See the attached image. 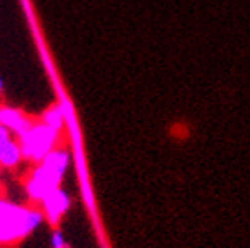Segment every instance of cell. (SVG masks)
Returning a JSON list of instances; mask_svg holds the SVG:
<instances>
[{"mask_svg": "<svg viewBox=\"0 0 250 248\" xmlns=\"http://www.w3.org/2000/svg\"><path fill=\"white\" fill-rule=\"evenodd\" d=\"M43 220V211L0 199V245H11L27 238Z\"/></svg>", "mask_w": 250, "mask_h": 248, "instance_id": "6da1fadb", "label": "cell"}, {"mask_svg": "<svg viewBox=\"0 0 250 248\" xmlns=\"http://www.w3.org/2000/svg\"><path fill=\"white\" fill-rule=\"evenodd\" d=\"M59 140V131L46 124H32L25 135L20 137V149L25 160L34 163H41L55 149Z\"/></svg>", "mask_w": 250, "mask_h": 248, "instance_id": "7a4b0ae2", "label": "cell"}, {"mask_svg": "<svg viewBox=\"0 0 250 248\" xmlns=\"http://www.w3.org/2000/svg\"><path fill=\"white\" fill-rule=\"evenodd\" d=\"M61 181L62 179H59L55 174L48 170V168L38 163V167L32 170V176L30 179L27 181V186H25V190H27V195H29L30 201L34 202H43V199L48 193H52L53 190H57L61 188Z\"/></svg>", "mask_w": 250, "mask_h": 248, "instance_id": "3957f363", "label": "cell"}, {"mask_svg": "<svg viewBox=\"0 0 250 248\" xmlns=\"http://www.w3.org/2000/svg\"><path fill=\"white\" fill-rule=\"evenodd\" d=\"M41 204H43L44 218L48 220L52 225H57L61 222V218L67 213V209H69L71 199L62 188H57V190H53L52 193L44 197Z\"/></svg>", "mask_w": 250, "mask_h": 248, "instance_id": "277c9868", "label": "cell"}, {"mask_svg": "<svg viewBox=\"0 0 250 248\" xmlns=\"http://www.w3.org/2000/svg\"><path fill=\"white\" fill-rule=\"evenodd\" d=\"M0 124L5 126L11 133L16 135V137L20 139L21 135H25L30 129L32 121H30L21 110L15 108V106L2 105L0 106Z\"/></svg>", "mask_w": 250, "mask_h": 248, "instance_id": "5b68a950", "label": "cell"}, {"mask_svg": "<svg viewBox=\"0 0 250 248\" xmlns=\"http://www.w3.org/2000/svg\"><path fill=\"white\" fill-rule=\"evenodd\" d=\"M41 165H44L59 179H62L67 167H69V153H67L66 149H53L52 153L41 162Z\"/></svg>", "mask_w": 250, "mask_h": 248, "instance_id": "8992f818", "label": "cell"}, {"mask_svg": "<svg viewBox=\"0 0 250 248\" xmlns=\"http://www.w3.org/2000/svg\"><path fill=\"white\" fill-rule=\"evenodd\" d=\"M23 160L20 144L11 139L5 144L0 145V167L4 168H15L20 165V162Z\"/></svg>", "mask_w": 250, "mask_h": 248, "instance_id": "52a82bcc", "label": "cell"}, {"mask_svg": "<svg viewBox=\"0 0 250 248\" xmlns=\"http://www.w3.org/2000/svg\"><path fill=\"white\" fill-rule=\"evenodd\" d=\"M66 117H67V105L66 103L53 105L43 114V124H46V126H50V128L61 131L62 126H64V123H66Z\"/></svg>", "mask_w": 250, "mask_h": 248, "instance_id": "ba28073f", "label": "cell"}, {"mask_svg": "<svg viewBox=\"0 0 250 248\" xmlns=\"http://www.w3.org/2000/svg\"><path fill=\"white\" fill-rule=\"evenodd\" d=\"M52 248H67L66 239H64L61 230H53L52 234Z\"/></svg>", "mask_w": 250, "mask_h": 248, "instance_id": "9c48e42d", "label": "cell"}, {"mask_svg": "<svg viewBox=\"0 0 250 248\" xmlns=\"http://www.w3.org/2000/svg\"><path fill=\"white\" fill-rule=\"evenodd\" d=\"M11 135H13V133H11L9 129L0 124V145H2V144H5L7 140H11Z\"/></svg>", "mask_w": 250, "mask_h": 248, "instance_id": "30bf717a", "label": "cell"}, {"mask_svg": "<svg viewBox=\"0 0 250 248\" xmlns=\"http://www.w3.org/2000/svg\"><path fill=\"white\" fill-rule=\"evenodd\" d=\"M2 87H4V83H2V78H0V92H2Z\"/></svg>", "mask_w": 250, "mask_h": 248, "instance_id": "8fae6325", "label": "cell"}]
</instances>
